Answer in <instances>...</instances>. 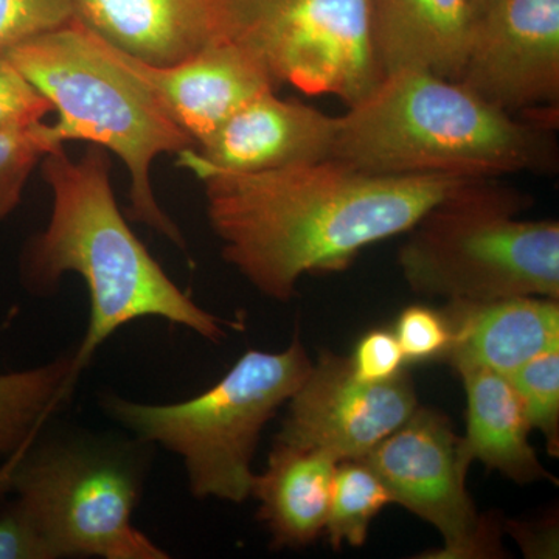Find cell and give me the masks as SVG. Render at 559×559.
<instances>
[{"mask_svg": "<svg viewBox=\"0 0 559 559\" xmlns=\"http://www.w3.org/2000/svg\"><path fill=\"white\" fill-rule=\"evenodd\" d=\"M223 257L263 296L288 301L305 274L345 270L360 250L409 231L459 176H389L336 159L282 170L200 168Z\"/></svg>", "mask_w": 559, "mask_h": 559, "instance_id": "1", "label": "cell"}, {"mask_svg": "<svg viewBox=\"0 0 559 559\" xmlns=\"http://www.w3.org/2000/svg\"><path fill=\"white\" fill-rule=\"evenodd\" d=\"M40 165L51 191L50 219L25 245L21 280L35 296L53 294L70 272L86 283L90 323L75 352L81 370L134 320H167L213 344L226 337L229 322L183 293L128 226L110 186L108 151L91 145L75 160L60 145Z\"/></svg>", "mask_w": 559, "mask_h": 559, "instance_id": "2", "label": "cell"}, {"mask_svg": "<svg viewBox=\"0 0 559 559\" xmlns=\"http://www.w3.org/2000/svg\"><path fill=\"white\" fill-rule=\"evenodd\" d=\"M555 128L503 112L457 80L396 70L340 117L331 159L389 176L547 175L558 167Z\"/></svg>", "mask_w": 559, "mask_h": 559, "instance_id": "3", "label": "cell"}, {"mask_svg": "<svg viewBox=\"0 0 559 559\" xmlns=\"http://www.w3.org/2000/svg\"><path fill=\"white\" fill-rule=\"evenodd\" d=\"M10 61L50 103L58 145L90 142L116 154L130 173L131 218L186 248L179 227L160 207L151 168L162 154L194 150L145 84L116 60L79 20L7 51Z\"/></svg>", "mask_w": 559, "mask_h": 559, "instance_id": "4", "label": "cell"}, {"mask_svg": "<svg viewBox=\"0 0 559 559\" xmlns=\"http://www.w3.org/2000/svg\"><path fill=\"white\" fill-rule=\"evenodd\" d=\"M527 193L500 178L466 179L423 216L400 249L414 293L448 301L559 299V224L524 219Z\"/></svg>", "mask_w": 559, "mask_h": 559, "instance_id": "5", "label": "cell"}, {"mask_svg": "<svg viewBox=\"0 0 559 559\" xmlns=\"http://www.w3.org/2000/svg\"><path fill=\"white\" fill-rule=\"evenodd\" d=\"M312 367L299 337L288 348L249 349L213 388L179 403L150 404L105 395L103 409L143 443L182 460L191 495L242 503L264 426L288 403Z\"/></svg>", "mask_w": 559, "mask_h": 559, "instance_id": "6", "label": "cell"}, {"mask_svg": "<svg viewBox=\"0 0 559 559\" xmlns=\"http://www.w3.org/2000/svg\"><path fill=\"white\" fill-rule=\"evenodd\" d=\"M138 441L40 432L0 466V500H20L57 559L170 558L132 524L146 473Z\"/></svg>", "mask_w": 559, "mask_h": 559, "instance_id": "7", "label": "cell"}, {"mask_svg": "<svg viewBox=\"0 0 559 559\" xmlns=\"http://www.w3.org/2000/svg\"><path fill=\"white\" fill-rule=\"evenodd\" d=\"M221 38L263 66L275 86L352 106L382 79L370 0H215Z\"/></svg>", "mask_w": 559, "mask_h": 559, "instance_id": "8", "label": "cell"}, {"mask_svg": "<svg viewBox=\"0 0 559 559\" xmlns=\"http://www.w3.org/2000/svg\"><path fill=\"white\" fill-rule=\"evenodd\" d=\"M460 437L440 412L417 407L395 432L360 462L382 481L393 503L439 530V558H484L498 554L492 524L477 513L466 489L468 466L459 452Z\"/></svg>", "mask_w": 559, "mask_h": 559, "instance_id": "9", "label": "cell"}, {"mask_svg": "<svg viewBox=\"0 0 559 559\" xmlns=\"http://www.w3.org/2000/svg\"><path fill=\"white\" fill-rule=\"evenodd\" d=\"M457 81L503 112L558 127L559 0H489Z\"/></svg>", "mask_w": 559, "mask_h": 559, "instance_id": "10", "label": "cell"}, {"mask_svg": "<svg viewBox=\"0 0 559 559\" xmlns=\"http://www.w3.org/2000/svg\"><path fill=\"white\" fill-rule=\"evenodd\" d=\"M288 403L275 441L336 462L369 454L418 407L407 371L384 382L359 381L349 358L333 352L319 356Z\"/></svg>", "mask_w": 559, "mask_h": 559, "instance_id": "11", "label": "cell"}, {"mask_svg": "<svg viewBox=\"0 0 559 559\" xmlns=\"http://www.w3.org/2000/svg\"><path fill=\"white\" fill-rule=\"evenodd\" d=\"M340 117L264 92L241 106L197 150L178 154L187 170L263 173L331 159Z\"/></svg>", "mask_w": 559, "mask_h": 559, "instance_id": "12", "label": "cell"}, {"mask_svg": "<svg viewBox=\"0 0 559 559\" xmlns=\"http://www.w3.org/2000/svg\"><path fill=\"white\" fill-rule=\"evenodd\" d=\"M108 49L148 87L197 148L246 103L278 90L249 51L221 36L186 60L164 68L134 60L112 47Z\"/></svg>", "mask_w": 559, "mask_h": 559, "instance_id": "13", "label": "cell"}, {"mask_svg": "<svg viewBox=\"0 0 559 559\" xmlns=\"http://www.w3.org/2000/svg\"><path fill=\"white\" fill-rule=\"evenodd\" d=\"M73 7L106 46L160 68L219 38L215 0H73Z\"/></svg>", "mask_w": 559, "mask_h": 559, "instance_id": "14", "label": "cell"}, {"mask_svg": "<svg viewBox=\"0 0 559 559\" xmlns=\"http://www.w3.org/2000/svg\"><path fill=\"white\" fill-rule=\"evenodd\" d=\"M447 356L452 366H476L509 377L530 359L559 345V305L549 297L516 296L450 301Z\"/></svg>", "mask_w": 559, "mask_h": 559, "instance_id": "15", "label": "cell"}, {"mask_svg": "<svg viewBox=\"0 0 559 559\" xmlns=\"http://www.w3.org/2000/svg\"><path fill=\"white\" fill-rule=\"evenodd\" d=\"M471 0H370V32L382 75L423 70L457 80L468 53Z\"/></svg>", "mask_w": 559, "mask_h": 559, "instance_id": "16", "label": "cell"}, {"mask_svg": "<svg viewBox=\"0 0 559 559\" xmlns=\"http://www.w3.org/2000/svg\"><path fill=\"white\" fill-rule=\"evenodd\" d=\"M466 392V436L460 457L468 466L480 460L518 484L551 480L528 441L532 430L509 378L476 366L455 367Z\"/></svg>", "mask_w": 559, "mask_h": 559, "instance_id": "17", "label": "cell"}, {"mask_svg": "<svg viewBox=\"0 0 559 559\" xmlns=\"http://www.w3.org/2000/svg\"><path fill=\"white\" fill-rule=\"evenodd\" d=\"M337 463L323 452L275 441L266 469L253 476L250 489L275 549L305 547L322 535Z\"/></svg>", "mask_w": 559, "mask_h": 559, "instance_id": "18", "label": "cell"}, {"mask_svg": "<svg viewBox=\"0 0 559 559\" xmlns=\"http://www.w3.org/2000/svg\"><path fill=\"white\" fill-rule=\"evenodd\" d=\"M75 353L43 366L0 373V466L43 432L81 374Z\"/></svg>", "mask_w": 559, "mask_h": 559, "instance_id": "19", "label": "cell"}, {"mask_svg": "<svg viewBox=\"0 0 559 559\" xmlns=\"http://www.w3.org/2000/svg\"><path fill=\"white\" fill-rule=\"evenodd\" d=\"M393 503L388 488L360 460H342L334 471L325 530L331 546L360 547L369 536L371 521Z\"/></svg>", "mask_w": 559, "mask_h": 559, "instance_id": "20", "label": "cell"}, {"mask_svg": "<svg viewBox=\"0 0 559 559\" xmlns=\"http://www.w3.org/2000/svg\"><path fill=\"white\" fill-rule=\"evenodd\" d=\"M532 429L547 440L550 455L559 454V345L540 353L509 374Z\"/></svg>", "mask_w": 559, "mask_h": 559, "instance_id": "21", "label": "cell"}, {"mask_svg": "<svg viewBox=\"0 0 559 559\" xmlns=\"http://www.w3.org/2000/svg\"><path fill=\"white\" fill-rule=\"evenodd\" d=\"M57 146L44 121L0 130V223L20 205L36 165Z\"/></svg>", "mask_w": 559, "mask_h": 559, "instance_id": "22", "label": "cell"}, {"mask_svg": "<svg viewBox=\"0 0 559 559\" xmlns=\"http://www.w3.org/2000/svg\"><path fill=\"white\" fill-rule=\"evenodd\" d=\"M73 20V0H0V53Z\"/></svg>", "mask_w": 559, "mask_h": 559, "instance_id": "23", "label": "cell"}, {"mask_svg": "<svg viewBox=\"0 0 559 559\" xmlns=\"http://www.w3.org/2000/svg\"><path fill=\"white\" fill-rule=\"evenodd\" d=\"M404 359L426 360L447 355L451 344L448 320L440 312L426 307L406 308L395 329Z\"/></svg>", "mask_w": 559, "mask_h": 559, "instance_id": "24", "label": "cell"}, {"mask_svg": "<svg viewBox=\"0 0 559 559\" xmlns=\"http://www.w3.org/2000/svg\"><path fill=\"white\" fill-rule=\"evenodd\" d=\"M50 112L53 108L47 98L0 53V130L39 123Z\"/></svg>", "mask_w": 559, "mask_h": 559, "instance_id": "25", "label": "cell"}, {"mask_svg": "<svg viewBox=\"0 0 559 559\" xmlns=\"http://www.w3.org/2000/svg\"><path fill=\"white\" fill-rule=\"evenodd\" d=\"M0 559H57L49 540L16 498L0 507Z\"/></svg>", "mask_w": 559, "mask_h": 559, "instance_id": "26", "label": "cell"}, {"mask_svg": "<svg viewBox=\"0 0 559 559\" xmlns=\"http://www.w3.org/2000/svg\"><path fill=\"white\" fill-rule=\"evenodd\" d=\"M404 360L395 334L388 330H373L358 342L349 364L359 381L384 382L403 371Z\"/></svg>", "mask_w": 559, "mask_h": 559, "instance_id": "27", "label": "cell"}, {"mask_svg": "<svg viewBox=\"0 0 559 559\" xmlns=\"http://www.w3.org/2000/svg\"><path fill=\"white\" fill-rule=\"evenodd\" d=\"M489 0H471V5H473L474 13L477 14L480 13L481 10L485 9V7L488 5Z\"/></svg>", "mask_w": 559, "mask_h": 559, "instance_id": "28", "label": "cell"}]
</instances>
